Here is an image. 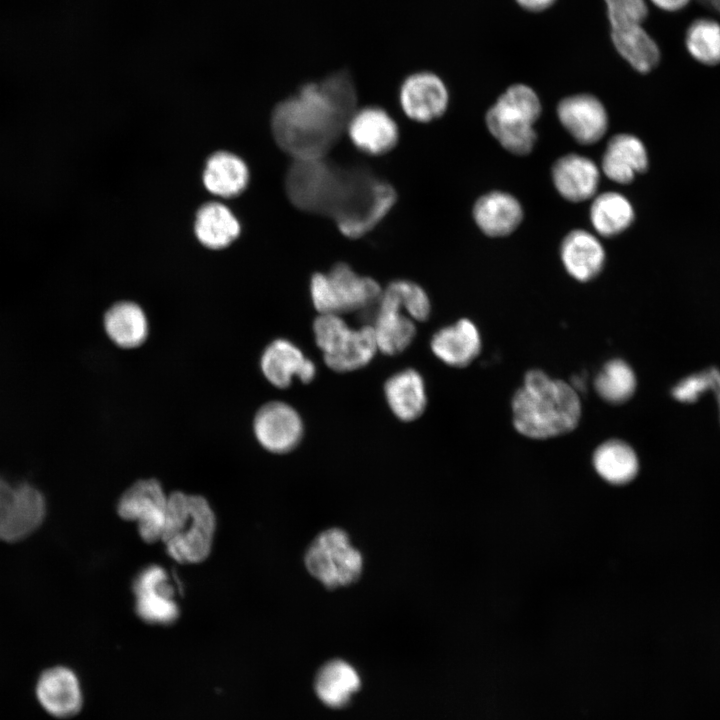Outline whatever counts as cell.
<instances>
[{
  "instance_id": "29",
  "label": "cell",
  "mask_w": 720,
  "mask_h": 720,
  "mask_svg": "<svg viewBox=\"0 0 720 720\" xmlns=\"http://www.w3.org/2000/svg\"><path fill=\"white\" fill-rule=\"evenodd\" d=\"M593 464L604 480L616 485L630 482L638 472L634 450L618 439L602 443L594 452Z\"/></svg>"
},
{
  "instance_id": "38",
  "label": "cell",
  "mask_w": 720,
  "mask_h": 720,
  "mask_svg": "<svg viewBox=\"0 0 720 720\" xmlns=\"http://www.w3.org/2000/svg\"><path fill=\"white\" fill-rule=\"evenodd\" d=\"M10 488V485L0 478V499L4 496V494L8 491Z\"/></svg>"
},
{
  "instance_id": "14",
  "label": "cell",
  "mask_w": 720,
  "mask_h": 720,
  "mask_svg": "<svg viewBox=\"0 0 720 720\" xmlns=\"http://www.w3.org/2000/svg\"><path fill=\"white\" fill-rule=\"evenodd\" d=\"M562 126L580 144L598 142L608 128V115L601 101L590 94H577L562 99L557 106Z\"/></svg>"
},
{
  "instance_id": "9",
  "label": "cell",
  "mask_w": 720,
  "mask_h": 720,
  "mask_svg": "<svg viewBox=\"0 0 720 720\" xmlns=\"http://www.w3.org/2000/svg\"><path fill=\"white\" fill-rule=\"evenodd\" d=\"M135 610L149 624L168 625L179 616L176 590L167 570L159 565L142 569L134 579Z\"/></svg>"
},
{
  "instance_id": "3",
  "label": "cell",
  "mask_w": 720,
  "mask_h": 720,
  "mask_svg": "<svg viewBox=\"0 0 720 720\" xmlns=\"http://www.w3.org/2000/svg\"><path fill=\"white\" fill-rule=\"evenodd\" d=\"M513 423L522 435L547 439L576 428L581 403L572 385L551 379L541 370H531L512 400Z\"/></svg>"
},
{
  "instance_id": "19",
  "label": "cell",
  "mask_w": 720,
  "mask_h": 720,
  "mask_svg": "<svg viewBox=\"0 0 720 720\" xmlns=\"http://www.w3.org/2000/svg\"><path fill=\"white\" fill-rule=\"evenodd\" d=\"M647 168V151L639 138L622 133L609 140L602 157V170L609 179L628 184Z\"/></svg>"
},
{
  "instance_id": "30",
  "label": "cell",
  "mask_w": 720,
  "mask_h": 720,
  "mask_svg": "<svg viewBox=\"0 0 720 720\" xmlns=\"http://www.w3.org/2000/svg\"><path fill=\"white\" fill-rule=\"evenodd\" d=\"M360 678L356 670L343 660L326 663L318 672L315 690L318 697L328 706L339 707L348 702L358 690Z\"/></svg>"
},
{
  "instance_id": "1",
  "label": "cell",
  "mask_w": 720,
  "mask_h": 720,
  "mask_svg": "<svg viewBox=\"0 0 720 720\" xmlns=\"http://www.w3.org/2000/svg\"><path fill=\"white\" fill-rule=\"evenodd\" d=\"M356 87L342 70L301 86L276 105L271 129L278 146L293 159L325 157L357 109Z\"/></svg>"
},
{
  "instance_id": "13",
  "label": "cell",
  "mask_w": 720,
  "mask_h": 720,
  "mask_svg": "<svg viewBox=\"0 0 720 720\" xmlns=\"http://www.w3.org/2000/svg\"><path fill=\"white\" fill-rule=\"evenodd\" d=\"M345 132L354 146L370 155L391 151L399 140L397 123L378 106L357 108L349 118Z\"/></svg>"
},
{
  "instance_id": "15",
  "label": "cell",
  "mask_w": 720,
  "mask_h": 720,
  "mask_svg": "<svg viewBox=\"0 0 720 720\" xmlns=\"http://www.w3.org/2000/svg\"><path fill=\"white\" fill-rule=\"evenodd\" d=\"M35 692L42 708L57 718L74 716L83 704L80 681L75 672L65 666L45 670L37 680Z\"/></svg>"
},
{
  "instance_id": "21",
  "label": "cell",
  "mask_w": 720,
  "mask_h": 720,
  "mask_svg": "<svg viewBox=\"0 0 720 720\" xmlns=\"http://www.w3.org/2000/svg\"><path fill=\"white\" fill-rule=\"evenodd\" d=\"M473 217L480 230L491 237L512 233L521 223L523 210L509 193L492 191L481 196L473 207Z\"/></svg>"
},
{
  "instance_id": "27",
  "label": "cell",
  "mask_w": 720,
  "mask_h": 720,
  "mask_svg": "<svg viewBox=\"0 0 720 720\" xmlns=\"http://www.w3.org/2000/svg\"><path fill=\"white\" fill-rule=\"evenodd\" d=\"M104 327L109 338L122 348L141 345L148 334L144 311L130 301H121L111 306L104 316Z\"/></svg>"
},
{
  "instance_id": "34",
  "label": "cell",
  "mask_w": 720,
  "mask_h": 720,
  "mask_svg": "<svg viewBox=\"0 0 720 720\" xmlns=\"http://www.w3.org/2000/svg\"><path fill=\"white\" fill-rule=\"evenodd\" d=\"M399 307L414 321H424L430 314L428 295L418 284L408 280L391 282L385 289Z\"/></svg>"
},
{
  "instance_id": "32",
  "label": "cell",
  "mask_w": 720,
  "mask_h": 720,
  "mask_svg": "<svg viewBox=\"0 0 720 720\" xmlns=\"http://www.w3.org/2000/svg\"><path fill=\"white\" fill-rule=\"evenodd\" d=\"M594 386L598 395L612 404L629 400L636 388L631 367L621 359L608 361L597 374Z\"/></svg>"
},
{
  "instance_id": "35",
  "label": "cell",
  "mask_w": 720,
  "mask_h": 720,
  "mask_svg": "<svg viewBox=\"0 0 720 720\" xmlns=\"http://www.w3.org/2000/svg\"><path fill=\"white\" fill-rule=\"evenodd\" d=\"M612 28L642 24L648 15L645 0H604Z\"/></svg>"
},
{
  "instance_id": "23",
  "label": "cell",
  "mask_w": 720,
  "mask_h": 720,
  "mask_svg": "<svg viewBox=\"0 0 720 720\" xmlns=\"http://www.w3.org/2000/svg\"><path fill=\"white\" fill-rule=\"evenodd\" d=\"M378 351L371 325L348 328L333 346L323 353L326 365L337 372H348L366 366Z\"/></svg>"
},
{
  "instance_id": "25",
  "label": "cell",
  "mask_w": 720,
  "mask_h": 720,
  "mask_svg": "<svg viewBox=\"0 0 720 720\" xmlns=\"http://www.w3.org/2000/svg\"><path fill=\"white\" fill-rule=\"evenodd\" d=\"M249 176L248 166L240 157L219 151L208 158L203 171V183L215 195L233 197L246 189Z\"/></svg>"
},
{
  "instance_id": "28",
  "label": "cell",
  "mask_w": 720,
  "mask_h": 720,
  "mask_svg": "<svg viewBox=\"0 0 720 720\" xmlns=\"http://www.w3.org/2000/svg\"><path fill=\"white\" fill-rule=\"evenodd\" d=\"M611 40L617 52L640 73L650 72L659 63V47L642 24L612 28Z\"/></svg>"
},
{
  "instance_id": "5",
  "label": "cell",
  "mask_w": 720,
  "mask_h": 720,
  "mask_svg": "<svg viewBox=\"0 0 720 720\" xmlns=\"http://www.w3.org/2000/svg\"><path fill=\"white\" fill-rule=\"evenodd\" d=\"M536 92L525 84H514L500 95L486 113L489 132L508 152L530 153L536 142L534 124L541 114Z\"/></svg>"
},
{
  "instance_id": "31",
  "label": "cell",
  "mask_w": 720,
  "mask_h": 720,
  "mask_svg": "<svg viewBox=\"0 0 720 720\" xmlns=\"http://www.w3.org/2000/svg\"><path fill=\"white\" fill-rule=\"evenodd\" d=\"M633 220V207L620 193L604 192L596 196L591 204L590 221L602 236L612 237L625 231Z\"/></svg>"
},
{
  "instance_id": "26",
  "label": "cell",
  "mask_w": 720,
  "mask_h": 720,
  "mask_svg": "<svg viewBox=\"0 0 720 720\" xmlns=\"http://www.w3.org/2000/svg\"><path fill=\"white\" fill-rule=\"evenodd\" d=\"M194 231L199 242L210 249L229 246L240 234L238 219L225 205L211 202L200 207Z\"/></svg>"
},
{
  "instance_id": "20",
  "label": "cell",
  "mask_w": 720,
  "mask_h": 720,
  "mask_svg": "<svg viewBox=\"0 0 720 720\" xmlns=\"http://www.w3.org/2000/svg\"><path fill=\"white\" fill-rule=\"evenodd\" d=\"M560 254L566 271L581 282L595 278L605 262V251L600 241L582 229L573 230L564 237Z\"/></svg>"
},
{
  "instance_id": "18",
  "label": "cell",
  "mask_w": 720,
  "mask_h": 720,
  "mask_svg": "<svg viewBox=\"0 0 720 720\" xmlns=\"http://www.w3.org/2000/svg\"><path fill=\"white\" fill-rule=\"evenodd\" d=\"M552 180L564 199L582 202L595 195L600 172L591 159L578 154H567L553 164Z\"/></svg>"
},
{
  "instance_id": "12",
  "label": "cell",
  "mask_w": 720,
  "mask_h": 720,
  "mask_svg": "<svg viewBox=\"0 0 720 720\" xmlns=\"http://www.w3.org/2000/svg\"><path fill=\"white\" fill-rule=\"evenodd\" d=\"M254 434L260 445L273 453L294 449L303 436V422L289 404L272 401L262 406L253 422Z\"/></svg>"
},
{
  "instance_id": "8",
  "label": "cell",
  "mask_w": 720,
  "mask_h": 720,
  "mask_svg": "<svg viewBox=\"0 0 720 720\" xmlns=\"http://www.w3.org/2000/svg\"><path fill=\"white\" fill-rule=\"evenodd\" d=\"M168 496L156 479L139 480L132 484L117 503L118 515L137 523L140 537L147 543L161 540L167 511Z\"/></svg>"
},
{
  "instance_id": "22",
  "label": "cell",
  "mask_w": 720,
  "mask_h": 720,
  "mask_svg": "<svg viewBox=\"0 0 720 720\" xmlns=\"http://www.w3.org/2000/svg\"><path fill=\"white\" fill-rule=\"evenodd\" d=\"M431 349L447 365L464 367L471 363L480 352V334L473 322L468 319H460L433 335Z\"/></svg>"
},
{
  "instance_id": "2",
  "label": "cell",
  "mask_w": 720,
  "mask_h": 720,
  "mask_svg": "<svg viewBox=\"0 0 720 720\" xmlns=\"http://www.w3.org/2000/svg\"><path fill=\"white\" fill-rule=\"evenodd\" d=\"M372 171L344 167L325 157L293 159L285 178L289 200L303 211L332 218L351 216L366 194Z\"/></svg>"
},
{
  "instance_id": "10",
  "label": "cell",
  "mask_w": 720,
  "mask_h": 720,
  "mask_svg": "<svg viewBox=\"0 0 720 720\" xmlns=\"http://www.w3.org/2000/svg\"><path fill=\"white\" fill-rule=\"evenodd\" d=\"M46 513L43 495L28 484L11 487L0 499V540L14 542L31 534Z\"/></svg>"
},
{
  "instance_id": "6",
  "label": "cell",
  "mask_w": 720,
  "mask_h": 720,
  "mask_svg": "<svg viewBox=\"0 0 720 720\" xmlns=\"http://www.w3.org/2000/svg\"><path fill=\"white\" fill-rule=\"evenodd\" d=\"M382 289L372 278L358 275L346 263L335 264L328 273L310 280L312 303L319 314L366 311L376 306Z\"/></svg>"
},
{
  "instance_id": "11",
  "label": "cell",
  "mask_w": 720,
  "mask_h": 720,
  "mask_svg": "<svg viewBox=\"0 0 720 720\" xmlns=\"http://www.w3.org/2000/svg\"><path fill=\"white\" fill-rule=\"evenodd\" d=\"M399 102L409 118L429 122L445 113L449 92L440 76L421 70L404 78L399 88Z\"/></svg>"
},
{
  "instance_id": "17",
  "label": "cell",
  "mask_w": 720,
  "mask_h": 720,
  "mask_svg": "<svg viewBox=\"0 0 720 720\" xmlns=\"http://www.w3.org/2000/svg\"><path fill=\"white\" fill-rule=\"evenodd\" d=\"M371 326L378 351L387 355L404 351L416 334L414 320L405 314L395 299L384 290L376 304Z\"/></svg>"
},
{
  "instance_id": "7",
  "label": "cell",
  "mask_w": 720,
  "mask_h": 720,
  "mask_svg": "<svg viewBox=\"0 0 720 720\" xmlns=\"http://www.w3.org/2000/svg\"><path fill=\"white\" fill-rule=\"evenodd\" d=\"M305 565L309 573L324 586L337 588L359 578L363 558L345 531L331 528L312 541L305 554Z\"/></svg>"
},
{
  "instance_id": "33",
  "label": "cell",
  "mask_w": 720,
  "mask_h": 720,
  "mask_svg": "<svg viewBox=\"0 0 720 720\" xmlns=\"http://www.w3.org/2000/svg\"><path fill=\"white\" fill-rule=\"evenodd\" d=\"M685 45L689 54L705 65L720 63V24L710 18H698L687 28Z\"/></svg>"
},
{
  "instance_id": "16",
  "label": "cell",
  "mask_w": 720,
  "mask_h": 720,
  "mask_svg": "<svg viewBox=\"0 0 720 720\" xmlns=\"http://www.w3.org/2000/svg\"><path fill=\"white\" fill-rule=\"evenodd\" d=\"M260 367L265 378L278 388L288 387L294 377L309 383L316 374L314 363L286 339L274 340L265 348Z\"/></svg>"
},
{
  "instance_id": "4",
  "label": "cell",
  "mask_w": 720,
  "mask_h": 720,
  "mask_svg": "<svg viewBox=\"0 0 720 720\" xmlns=\"http://www.w3.org/2000/svg\"><path fill=\"white\" fill-rule=\"evenodd\" d=\"M216 517L208 501L199 495L173 492L168 496L161 537L167 554L181 564H196L210 554Z\"/></svg>"
},
{
  "instance_id": "37",
  "label": "cell",
  "mask_w": 720,
  "mask_h": 720,
  "mask_svg": "<svg viewBox=\"0 0 720 720\" xmlns=\"http://www.w3.org/2000/svg\"><path fill=\"white\" fill-rule=\"evenodd\" d=\"M655 6L665 11H677L684 8L690 0H650Z\"/></svg>"
},
{
  "instance_id": "24",
  "label": "cell",
  "mask_w": 720,
  "mask_h": 720,
  "mask_svg": "<svg viewBox=\"0 0 720 720\" xmlns=\"http://www.w3.org/2000/svg\"><path fill=\"white\" fill-rule=\"evenodd\" d=\"M384 393L391 411L400 420H415L425 410L427 397L424 380L414 369H405L392 375L384 385Z\"/></svg>"
},
{
  "instance_id": "36",
  "label": "cell",
  "mask_w": 720,
  "mask_h": 720,
  "mask_svg": "<svg viewBox=\"0 0 720 720\" xmlns=\"http://www.w3.org/2000/svg\"><path fill=\"white\" fill-rule=\"evenodd\" d=\"M525 10L532 12L543 11L551 7L556 0H515Z\"/></svg>"
}]
</instances>
